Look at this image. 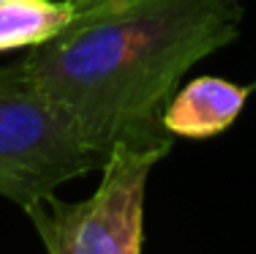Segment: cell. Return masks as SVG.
<instances>
[{"label":"cell","mask_w":256,"mask_h":254,"mask_svg":"<svg viewBox=\"0 0 256 254\" xmlns=\"http://www.w3.org/2000/svg\"><path fill=\"white\" fill-rule=\"evenodd\" d=\"M240 0H101L22 58L79 140L172 145L161 118L186 71L240 36Z\"/></svg>","instance_id":"obj_1"},{"label":"cell","mask_w":256,"mask_h":254,"mask_svg":"<svg viewBox=\"0 0 256 254\" xmlns=\"http://www.w3.org/2000/svg\"><path fill=\"white\" fill-rule=\"evenodd\" d=\"M101 164L104 156L79 140L22 58L0 66V197L30 208Z\"/></svg>","instance_id":"obj_2"},{"label":"cell","mask_w":256,"mask_h":254,"mask_svg":"<svg viewBox=\"0 0 256 254\" xmlns=\"http://www.w3.org/2000/svg\"><path fill=\"white\" fill-rule=\"evenodd\" d=\"M172 145L134 148L118 142L101 164L96 191L82 202L46 197L30 205L33 219L50 254H142L144 191L148 178Z\"/></svg>","instance_id":"obj_3"},{"label":"cell","mask_w":256,"mask_h":254,"mask_svg":"<svg viewBox=\"0 0 256 254\" xmlns=\"http://www.w3.org/2000/svg\"><path fill=\"white\" fill-rule=\"evenodd\" d=\"M248 93V85H234L221 77H196L172 96L161 123L172 137L210 140L240 118Z\"/></svg>","instance_id":"obj_4"},{"label":"cell","mask_w":256,"mask_h":254,"mask_svg":"<svg viewBox=\"0 0 256 254\" xmlns=\"http://www.w3.org/2000/svg\"><path fill=\"white\" fill-rule=\"evenodd\" d=\"M76 11L74 0H0V52L46 44Z\"/></svg>","instance_id":"obj_5"},{"label":"cell","mask_w":256,"mask_h":254,"mask_svg":"<svg viewBox=\"0 0 256 254\" xmlns=\"http://www.w3.org/2000/svg\"><path fill=\"white\" fill-rule=\"evenodd\" d=\"M76 3V9H88V6H93V3H101V0H74Z\"/></svg>","instance_id":"obj_6"},{"label":"cell","mask_w":256,"mask_h":254,"mask_svg":"<svg viewBox=\"0 0 256 254\" xmlns=\"http://www.w3.org/2000/svg\"><path fill=\"white\" fill-rule=\"evenodd\" d=\"M254 85H256V82H254Z\"/></svg>","instance_id":"obj_7"}]
</instances>
